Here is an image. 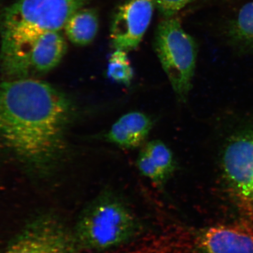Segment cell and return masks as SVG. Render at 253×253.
<instances>
[{
  "instance_id": "6da1fadb",
  "label": "cell",
  "mask_w": 253,
  "mask_h": 253,
  "mask_svg": "<svg viewBox=\"0 0 253 253\" xmlns=\"http://www.w3.org/2000/svg\"><path fill=\"white\" fill-rule=\"evenodd\" d=\"M76 116L73 100L46 82L0 81V139L38 175L49 176L61 166Z\"/></svg>"
},
{
  "instance_id": "7a4b0ae2",
  "label": "cell",
  "mask_w": 253,
  "mask_h": 253,
  "mask_svg": "<svg viewBox=\"0 0 253 253\" xmlns=\"http://www.w3.org/2000/svg\"><path fill=\"white\" fill-rule=\"evenodd\" d=\"M89 0H18L0 14V67L6 79L26 78L28 55L43 35L63 29Z\"/></svg>"
},
{
  "instance_id": "3957f363",
  "label": "cell",
  "mask_w": 253,
  "mask_h": 253,
  "mask_svg": "<svg viewBox=\"0 0 253 253\" xmlns=\"http://www.w3.org/2000/svg\"><path fill=\"white\" fill-rule=\"evenodd\" d=\"M144 226L132 208L118 194L105 191L79 214L72 228L81 251L101 253L121 247L141 236Z\"/></svg>"
},
{
  "instance_id": "277c9868",
  "label": "cell",
  "mask_w": 253,
  "mask_h": 253,
  "mask_svg": "<svg viewBox=\"0 0 253 253\" xmlns=\"http://www.w3.org/2000/svg\"><path fill=\"white\" fill-rule=\"evenodd\" d=\"M155 51L178 99L184 101L192 86L197 44L184 31L179 19L165 18L159 23L155 38Z\"/></svg>"
},
{
  "instance_id": "5b68a950",
  "label": "cell",
  "mask_w": 253,
  "mask_h": 253,
  "mask_svg": "<svg viewBox=\"0 0 253 253\" xmlns=\"http://www.w3.org/2000/svg\"><path fill=\"white\" fill-rule=\"evenodd\" d=\"M72 229L56 214H44L28 223L6 253H81Z\"/></svg>"
},
{
  "instance_id": "8992f818",
  "label": "cell",
  "mask_w": 253,
  "mask_h": 253,
  "mask_svg": "<svg viewBox=\"0 0 253 253\" xmlns=\"http://www.w3.org/2000/svg\"><path fill=\"white\" fill-rule=\"evenodd\" d=\"M226 184L238 207L253 217V131L237 136L222 156Z\"/></svg>"
},
{
  "instance_id": "52a82bcc",
  "label": "cell",
  "mask_w": 253,
  "mask_h": 253,
  "mask_svg": "<svg viewBox=\"0 0 253 253\" xmlns=\"http://www.w3.org/2000/svg\"><path fill=\"white\" fill-rule=\"evenodd\" d=\"M154 0H129L115 14L110 38L115 50L129 51L136 49L152 20Z\"/></svg>"
},
{
  "instance_id": "ba28073f",
  "label": "cell",
  "mask_w": 253,
  "mask_h": 253,
  "mask_svg": "<svg viewBox=\"0 0 253 253\" xmlns=\"http://www.w3.org/2000/svg\"><path fill=\"white\" fill-rule=\"evenodd\" d=\"M194 236V253H253V231L241 226H211Z\"/></svg>"
},
{
  "instance_id": "9c48e42d",
  "label": "cell",
  "mask_w": 253,
  "mask_h": 253,
  "mask_svg": "<svg viewBox=\"0 0 253 253\" xmlns=\"http://www.w3.org/2000/svg\"><path fill=\"white\" fill-rule=\"evenodd\" d=\"M66 50V42L59 32L43 35L28 55L26 78H36L52 71L61 63Z\"/></svg>"
},
{
  "instance_id": "30bf717a",
  "label": "cell",
  "mask_w": 253,
  "mask_h": 253,
  "mask_svg": "<svg viewBox=\"0 0 253 253\" xmlns=\"http://www.w3.org/2000/svg\"><path fill=\"white\" fill-rule=\"evenodd\" d=\"M153 122L147 115L132 111L123 115L107 131L108 142L125 149H134L144 144L152 129Z\"/></svg>"
},
{
  "instance_id": "8fae6325",
  "label": "cell",
  "mask_w": 253,
  "mask_h": 253,
  "mask_svg": "<svg viewBox=\"0 0 253 253\" xmlns=\"http://www.w3.org/2000/svg\"><path fill=\"white\" fill-rule=\"evenodd\" d=\"M136 163L141 174L158 186H163L174 170L172 151L159 140L149 141L145 145Z\"/></svg>"
},
{
  "instance_id": "7c38bea8",
  "label": "cell",
  "mask_w": 253,
  "mask_h": 253,
  "mask_svg": "<svg viewBox=\"0 0 253 253\" xmlns=\"http://www.w3.org/2000/svg\"><path fill=\"white\" fill-rule=\"evenodd\" d=\"M69 41L78 46H86L94 41L99 30V16L94 9L76 11L65 25Z\"/></svg>"
},
{
  "instance_id": "4fadbf2b",
  "label": "cell",
  "mask_w": 253,
  "mask_h": 253,
  "mask_svg": "<svg viewBox=\"0 0 253 253\" xmlns=\"http://www.w3.org/2000/svg\"><path fill=\"white\" fill-rule=\"evenodd\" d=\"M231 35L240 43L253 45V0L240 9L232 23Z\"/></svg>"
},
{
  "instance_id": "5bb4252c",
  "label": "cell",
  "mask_w": 253,
  "mask_h": 253,
  "mask_svg": "<svg viewBox=\"0 0 253 253\" xmlns=\"http://www.w3.org/2000/svg\"><path fill=\"white\" fill-rule=\"evenodd\" d=\"M126 53L115 50L109 58L107 76L115 83L129 86L134 78V71Z\"/></svg>"
},
{
  "instance_id": "9a60e30c",
  "label": "cell",
  "mask_w": 253,
  "mask_h": 253,
  "mask_svg": "<svg viewBox=\"0 0 253 253\" xmlns=\"http://www.w3.org/2000/svg\"><path fill=\"white\" fill-rule=\"evenodd\" d=\"M192 0H154L156 8L165 18L174 17V15L187 6Z\"/></svg>"
}]
</instances>
